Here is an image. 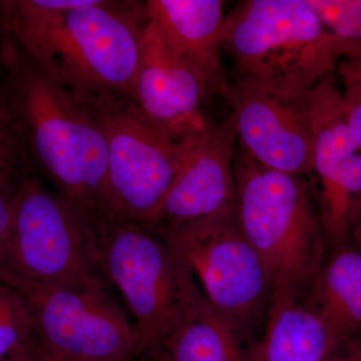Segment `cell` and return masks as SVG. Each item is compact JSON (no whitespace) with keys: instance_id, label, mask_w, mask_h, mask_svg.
Here are the masks:
<instances>
[{"instance_id":"cell-20","label":"cell","mask_w":361,"mask_h":361,"mask_svg":"<svg viewBox=\"0 0 361 361\" xmlns=\"http://www.w3.org/2000/svg\"><path fill=\"white\" fill-rule=\"evenodd\" d=\"M35 331L30 303L13 287L0 282V360L18 353Z\"/></svg>"},{"instance_id":"cell-25","label":"cell","mask_w":361,"mask_h":361,"mask_svg":"<svg viewBox=\"0 0 361 361\" xmlns=\"http://www.w3.org/2000/svg\"><path fill=\"white\" fill-rule=\"evenodd\" d=\"M336 71H338L342 80L361 77V59L355 61H341Z\"/></svg>"},{"instance_id":"cell-29","label":"cell","mask_w":361,"mask_h":361,"mask_svg":"<svg viewBox=\"0 0 361 361\" xmlns=\"http://www.w3.org/2000/svg\"><path fill=\"white\" fill-rule=\"evenodd\" d=\"M0 361H4V360H0Z\"/></svg>"},{"instance_id":"cell-1","label":"cell","mask_w":361,"mask_h":361,"mask_svg":"<svg viewBox=\"0 0 361 361\" xmlns=\"http://www.w3.org/2000/svg\"><path fill=\"white\" fill-rule=\"evenodd\" d=\"M146 25L145 1H0V32L78 94L130 97Z\"/></svg>"},{"instance_id":"cell-3","label":"cell","mask_w":361,"mask_h":361,"mask_svg":"<svg viewBox=\"0 0 361 361\" xmlns=\"http://www.w3.org/2000/svg\"><path fill=\"white\" fill-rule=\"evenodd\" d=\"M234 173L235 218L267 270L271 296L303 299L327 250L312 184L260 165L238 145Z\"/></svg>"},{"instance_id":"cell-19","label":"cell","mask_w":361,"mask_h":361,"mask_svg":"<svg viewBox=\"0 0 361 361\" xmlns=\"http://www.w3.org/2000/svg\"><path fill=\"white\" fill-rule=\"evenodd\" d=\"M336 42L341 61L361 59V0H306Z\"/></svg>"},{"instance_id":"cell-13","label":"cell","mask_w":361,"mask_h":361,"mask_svg":"<svg viewBox=\"0 0 361 361\" xmlns=\"http://www.w3.org/2000/svg\"><path fill=\"white\" fill-rule=\"evenodd\" d=\"M145 14L176 56L200 73L214 96L227 97L223 44L226 14L221 0H148Z\"/></svg>"},{"instance_id":"cell-5","label":"cell","mask_w":361,"mask_h":361,"mask_svg":"<svg viewBox=\"0 0 361 361\" xmlns=\"http://www.w3.org/2000/svg\"><path fill=\"white\" fill-rule=\"evenodd\" d=\"M99 266L134 316L142 355L202 292L193 273L149 225L108 218L97 223Z\"/></svg>"},{"instance_id":"cell-2","label":"cell","mask_w":361,"mask_h":361,"mask_svg":"<svg viewBox=\"0 0 361 361\" xmlns=\"http://www.w3.org/2000/svg\"><path fill=\"white\" fill-rule=\"evenodd\" d=\"M0 87L35 167L90 217L106 219L108 147L87 99L56 80L2 32Z\"/></svg>"},{"instance_id":"cell-24","label":"cell","mask_w":361,"mask_h":361,"mask_svg":"<svg viewBox=\"0 0 361 361\" xmlns=\"http://www.w3.org/2000/svg\"><path fill=\"white\" fill-rule=\"evenodd\" d=\"M326 361H361V342H349Z\"/></svg>"},{"instance_id":"cell-12","label":"cell","mask_w":361,"mask_h":361,"mask_svg":"<svg viewBox=\"0 0 361 361\" xmlns=\"http://www.w3.org/2000/svg\"><path fill=\"white\" fill-rule=\"evenodd\" d=\"M212 96L200 73L176 56L147 20L141 61L130 94L147 118L182 142L210 122L204 106Z\"/></svg>"},{"instance_id":"cell-21","label":"cell","mask_w":361,"mask_h":361,"mask_svg":"<svg viewBox=\"0 0 361 361\" xmlns=\"http://www.w3.org/2000/svg\"><path fill=\"white\" fill-rule=\"evenodd\" d=\"M343 92L349 128L356 146L361 152V77L344 78Z\"/></svg>"},{"instance_id":"cell-17","label":"cell","mask_w":361,"mask_h":361,"mask_svg":"<svg viewBox=\"0 0 361 361\" xmlns=\"http://www.w3.org/2000/svg\"><path fill=\"white\" fill-rule=\"evenodd\" d=\"M303 302L342 341H355L361 330V254L357 249L345 247L334 252Z\"/></svg>"},{"instance_id":"cell-6","label":"cell","mask_w":361,"mask_h":361,"mask_svg":"<svg viewBox=\"0 0 361 361\" xmlns=\"http://www.w3.org/2000/svg\"><path fill=\"white\" fill-rule=\"evenodd\" d=\"M82 96L96 114L106 135L108 218L147 224L177 179L187 139L180 142L166 134L129 96Z\"/></svg>"},{"instance_id":"cell-27","label":"cell","mask_w":361,"mask_h":361,"mask_svg":"<svg viewBox=\"0 0 361 361\" xmlns=\"http://www.w3.org/2000/svg\"><path fill=\"white\" fill-rule=\"evenodd\" d=\"M4 361H18V360L14 357H8V358H6V360H4Z\"/></svg>"},{"instance_id":"cell-22","label":"cell","mask_w":361,"mask_h":361,"mask_svg":"<svg viewBox=\"0 0 361 361\" xmlns=\"http://www.w3.org/2000/svg\"><path fill=\"white\" fill-rule=\"evenodd\" d=\"M18 191V189L0 186V249L4 245L13 222Z\"/></svg>"},{"instance_id":"cell-10","label":"cell","mask_w":361,"mask_h":361,"mask_svg":"<svg viewBox=\"0 0 361 361\" xmlns=\"http://www.w3.org/2000/svg\"><path fill=\"white\" fill-rule=\"evenodd\" d=\"M237 135L231 115L186 140V153L174 185L147 225L153 228L205 219L234 211Z\"/></svg>"},{"instance_id":"cell-28","label":"cell","mask_w":361,"mask_h":361,"mask_svg":"<svg viewBox=\"0 0 361 361\" xmlns=\"http://www.w3.org/2000/svg\"><path fill=\"white\" fill-rule=\"evenodd\" d=\"M125 361H133V358H132V360H125Z\"/></svg>"},{"instance_id":"cell-15","label":"cell","mask_w":361,"mask_h":361,"mask_svg":"<svg viewBox=\"0 0 361 361\" xmlns=\"http://www.w3.org/2000/svg\"><path fill=\"white\" fill-rule=\"evenodd\" d=\"M242 341L202 293L142 355L153 361H245Z\"/></svg>"},{"instance_id":"cell-4","label":"cell","mask_w":361,"mask_h":361,"mask_svg":"<svg viewBox=\"0 0 361 361\" xmlns=\"http://www.w3.org/2000/svg\"><path fill=\"white\" fill-rule=\"evenodd\" d=\"M235 84L300 101L337 70L336 42L306 0H245L226 16Z\"/></svg>"},{"instance_id":"cell-7","label":"cell","mask_w":361,"mask_h":361,"mask_svg":"<svg viewBox=\"0 0 361 361\" xmlns=\"http://www.w3.org/2000/svg\"><path fill=\"white\" fill-rule=\"evenodd\" d=\"M97 223L30 176L16 193L13 222L0 249V274L37 283L103 277Z\"/></svg>"},{"instance_id":"cell-14","label":"cell","mask_w":361,"mask_h":361,"mask_svg":"<svg viewBox=\"0 0 361 361\" xmlns=\"http://www.w3.org/2000/svg\"><path fill=\"white\" fill-rule=\"evenodd\" d=\"M264 325L262 338L245 349V361H326L348 344L303 299L271 296Z\"/></svg>"},{"instance_id":"cell-18","label":"cell","mask_w":361,"mask_h":361,"mask_svg":"<svg viewBox=\"0 0 361 361\" xmlns=\"http://www.w3.org/2000/svg\"><path fill=\"white\" fill-rule=\"evenodd\" d=\"M35 163L18 118L0 87V186L20 189Z\"/></svg>"},{"instance_id":"cell-11","label":"cell","mask_w":361,"mask_h":361,"mask_svg":"<svg viewBox=\"0 0 361 361\" xmlns=\"http://www.w3.org/2000/svg\"><path fill=\"white\" fill-rule=\"evenodd\" d=\"M226 99L237 145L254 161L285 174L311 175L312 135L305 97L292 101L234 82Z\"/></svg>"},{"instance_id":"cell-16","label":"cell","mask_w":361,"mask_h":361,"mask_svg":"<svg viewBox=\"0 0 361 361\" xmlns=\"http://www.w3.org/2000/svg\"><path fill=\"white\" fill-rule=\"evenodd\" d=\"M311 175L327 248H345L361 218V152L313 157Z\"/></svg>"},{"instance_id":"cell-8","label":"cell","mask_w":361,"mask_h":361,"mask_svg":"<svg viewBox=\"0 0 361 361\" xmlns=\"http://www.w3.org/2000/svg\"><path fill=\"white\" fill-rule=\"evenodd\" d=\"M153 229L189 267L209 302L242 341L265 322L272 294L269 276L234 211Z\"/></svg>"},{"instance_id":"cell-9","label":"cell","mask_w":361,"mask_h":361,"mask_svg":"<svg viewBox=\"0 0 361 361\" xmlns=\"http://www.w3.org/2000/svg\"><path fill=\"white\" fill-rule=\"evenodd\" d=\"M0 282L25 297L37 336L66 361H125L137 355L134 324L103 277L37 283L0 274Z\"/></svg>"},{"instance_id":"cell-26","label":"cell","mask_w":361,"mask_h":361,"mask_svg":"<svg viewBox=\"0 0 361 361\" xmlns=\"http://www.w3.org/2000/svg\"><path fill=\"white\" fill-rule=\"evenodd\" d=\"M353 239H355V248L357 249L358 252L361 254V218L357 226H356Z\"/></svg>"},{"instance_id":"cell-23","label":"cell","mask_w":361,"mask_h":361,"mask_svg":"<svg viewBox=\"0 0 361 361\" xmlns=\"http://www.w3.org/2000/svg\"><path fill=\"white\" fill-rule=\"evenodd\" d=\"M9 357L16 358L18 361H66L45 348L37 337V331L25 346Z\"/></svg>"}]
</instances>
